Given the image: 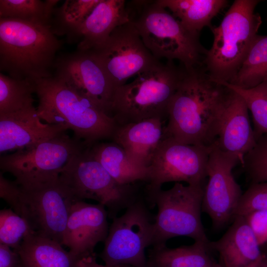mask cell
<instances>
[{"label": "cell", "mask_w": 267, "mask_h": 267, "mask_svg": "<svg viewBox=\"0 0 267 267\" xmlns=\"http://www.w3.org/2000/svg\"><path fill=\"white\" fill-rule=\"evenodd\" d=\"M230 92L211 79L203 66L183 67L168 107L167 136L185 144L211 146L217 138Z\"/></svg>", "instance_id": "6da1fadb"}, {"label": "cell", "mask_w": 267, "mask_h": 267, "mask_svg": "<svg viewBox=\"0 0 267 267\" xmlns=\"http://www.w3.org/2000/svg\"><path fill=\"white\" fill-rule=\"evenodd\" d=\"M34 83L42 121L72 131L74 137L88 146L111 138L117 126L114 119L89 99L55 76Z\"/></svg>", "instance_id": "7a4b0ae2"}, {"label": "cell", "mask_w": 267, "mask_h": 267, "mask_svg": "<svg viewBox=\"0 0 267 267\" xmlns=\"http://www.w3.org/2000/svg\"><path fill=\"white\" fill-rule=\"evenodd\" d=\"M61 46L50 24L0 18V69L12 78L34 83L51 77Z\"/></svg>", "instance_id": "3957f363"}, {"label": "cell", "mask_w": 267, "mask_h": 267, "mask_svg": "<svg viewBox=\"0 0 267 267\" xmlns=\"http://www.w3.org/2000/svg\"><path fill=\"white\" fill-rule=\"evenodd\" d=\"M131 20L145 46L157 59L179 61L189 69L203 66L207 51L200 43L199 34L187 29L157 0L133 1Z\"/></svg>", "instance_id": "277c9868"}, {"label": "cell", "mask_w": 267, "mask_h": 267, "mask_svg": "<svg viewBox=\"0 0 267 267\" xmlns=\"http://www.w3.org/2000/svg\"><path fill=\"white\" fill-rule=\"evenodd\" d=\"M259 2L235 0L220 25L210 27L214 39L203 67L213 80L229 83L239 70L262 24L261 17L255 12Z\"/></svg>", "instance_id": "5b68a950"}, {"label": "cell", "mask_w": 267, "mask_h": 267, "mask_svg": "<svg viewBox=\"0 0 267 267\" xmlns=\"http://www.w3.org/2000/svg\"><path fill=\"white\" fill-rule=\"evenodd\" d=\"M183 73L173 61H160L139 74L115 91L112 116L117 125L159 117L168 119V109Z\"/></svg>", "instance_id": "8992f818"}, {"label": "cell", "mask_w": 267, "mask_h": 267, "mask_svg": "<svg viewBox=\"0 0 267 267\" xmlns=\"http://www.w3.org/2000/svg\"><path fill=\"white\" fill-rule=\"evenodd\" d=\"M89 146L68 161L59 180L75 201H96L105 207L108 217L113 219L137 200L138 188L134 184H122L115 180L94 157Z\"/></svg>", "instance_id": "52a82bcc"}, {"label": "cell", "mask_w": 267, "mask_h": 267, "mask_svg": "<svg viewBox=\"0 0 267 267\" xmlns=\"http://www.w3.org/2000/svg\"><path fill=\"white\" fill-rule=\"evenodd\" d=\"M203 192V185L175 182L169 189L161 188L145 197L149 208H158L152 247L166 245L168 240L179 236L209 243L201 219Z\"/></svg>", "instance_id": "ba28073f"}, {"label": "cell", "mask_w": 267, "mask_h": 267, "mask_svg": "<svg viewBox=\"0 0 267 267\" xmlns=\"http://www.w3.org/2000/svg\"><path fill=\"white\" fill-rule=\"evenodd\" d=\"M154 217L139 197L122 215L113 219L99 254L104 265L147 267L145 250L152 244Z\"/></svg>", "instance_id": "9c48e42d"}, {"label": "cell", "mask_w": 267, "mask_h": 267, "mask_svg": "<svg viewBox=\"0 0 267 267\" xmlns=\"http://www.w3.org/2000/svg\"><path fill=\"white\" fill-rule=\"evenodd\" d=\"M85 143L64 133L33 146L0 157V168L13 175L20 186L57 179L62 169Z\"/></svg>", "instance_id": "30bf717a"}, {"label": "cell", "mask_w": 267, "mask_h": 267, "mask_svg": "<svg viewBox=\"0 0 267 267\" xmlns=\"http://www.w3.org/2000/svg\"><path fill=\"white\" fill-rule=\"evenodd\" d=\"M19 186V201L15 212L27 221L34 231L62 245L70 208L75 201L59 178Z\"/></svg>", "instance_id": "8fae6325"}, {"label": "cell", "mask_w": 267, "mask_h": 267, "mask_svg": "<svg viewBox=\"0 0 267 267\" xmlns=\"http://www.w3.org/2000/svg\"><path fill=\"white\" fill-rule=\"evenodd\" d=\"M211 146L188 144L167 137L160 144L149 166L146 196L161 189L164 183L184 182L203 185Z\"/></svg>", "instance_id": "7c38bea8"}, {"label": "cell", "mask_w": 267, "mask_h": 267, "mask_svg": "<svg viewBox=\"0 0 267 267\" xmlns=\"http://www.w3.org/2000/svg\"><path fill=\"white\" fill-rule=\"evenodd\" d=\"M239 163L237 155L222 150L216 141L211 145L202 211L210 217L214 229L222 228L235 217L243 192L232 171Z\"/></svg>", "instance_id": "4fadbf2b"}, {"label": "cell", "mask_w": 267, "mask_h": 267, "mask_svg": "<svg viewBox=\"0 0 267 267\" xmlns=\"http://www.w3.org/2000/svg\"><path fill=\"white\" fill-rule=\"evenodd\" d=\"M89 51L101 64L116 89L160 61L145 46L131 20L117 27L102 44Z\"/></svg>", "instance_id": "5bb4252c"}, {"label": "cell", "mask_w": 267, "mask_h": 267, "mask_svg": "<svg viewBox=\"0 0 267 267\" xmlns=\"http://www.w3.org/2000/svg\"><path fill=\"white\" fill-rule=\"evenodd\" d=\"M55 76L112 117L116 88L107 73L90 51H80L57 59Z\"/></svg>", "instance_id": "9a60e30c"}, {"label": "cell", "mask_w": 267, "mask_h": 267, "mask_svg": "<svg viewBox=\"0 0 267 267\" xmlns=\"http://www.w3.org/2000/svg\"><path fill=\"white\" fill-rule=\"evenodd\" d=\"M103 205L85 201L74 202L70 208L62 245L80 258L92 255L96 245L104 242L109 226Z\"/></svg>", "instance_id": "2e32d148"}, {"label": "cell", "mask_w": 267, "mask_h": 267, "mask_svg": "<svg viewBox=\"0 0 267 267\" xmlns=\"http://www.w3.org/2000/svg\"><path fill=\"white\" fill-rule=\"evenodd\" d=\"M67 130L43 123L37 108L0 115V152L16 151L53 138Z\"/></svg>", "instance_id": "e0dca14e"}, {"label": "cell", "mask_w": 267, "mask_h": 267, "mask_svg": "<svg viewBox=\"0 0 267 267\" xmlns=\"http://www.w3.org/2000/svg\"><path fill=\"white\" fill-rule=\"evenodd\" d=\"M256 141L248 107L242 97L231 89L216 142L222 150L237 155L241 165Z\"/></svg>", "instance_id": "ac0fdd59"}, {"label": "cell", "mask_w": 267, "mask_h": 267, "mask_svg": "<svg viewBox=\"0 0 267 267\" xmlns=\"http://www.w3.org/2000/svg\"><path fill=\"white\" fill-rule=\"evenodd\" d=\"M164 121L156 117L117 125L111 139L134 161L149 168L155 151L167 137Z\"/></svg>", "instance_id": "d6986e66"}, {"label": "cell", "mask_w": 267, "mask_h": 267, "mask_svg": "<svg viewBox=\"0 0 267 267\" xmlns=\"http://www.w3.org/2000/svg\"><path fill=\"white\" fill-rule=\"evenodd\" d=\"M131 20L129 6L124 0H101L73 32L81 37L78 50L98 47L118 27Z\"/></svg>", "instance_id": "ffe728a7"}, {"label": "cell", "mask_w": 267, "mask_h": 267, "mask_svg": "<svg viewBox=\"0 0 267 267\" xmlns=\"http://www.w3.org/2000/svg\"><path fill=\"white\" fill-rule=\"evenodd\" d=\"M210 249L218 252L223 267H247L258 259L262 251L243 216H237L225 233L210 241Z\"/></svg>", "instance_id": "44dd1931"}, {"label": "cell", "mask_w": 267, "mask_h": 267, "mask_svg": "<svg viewBox=\"0 0 267 267\" xmlns=\"http://www.w3.org/2000/svg\"><path fill=\"white\" fill-rule=\"evenodd\" d=\"M23 267H74L79 258L57 241L34 232L16 250Z\"/></svg>", "instance_id": "7402d4cb"}, {"label": "cell", "mask_w": 267, "mask_h": 267, "mask_svg": "<svg viewBox=\"0 0 267 267\" xmlns=\"http://www.w3.org/2000/svg\"><path fill=\"white\" fill-rule=\"evenodd\" d=\"M89 148L94 157L118 183L130 184L139 181H148L149 168L134 161L116 143L96 142Z\"/></svg>", "instance_id": "603a6c76"}, {"label": "cell", "mask_w": 267, "mask_h": 267, "mask_svg": "<svg viewBox=\"0 0 267 267\" xmlns=\"http://www.w3.org/2000/svg\"><path fill=\"white\" fill-rule=\"evenodd\" d=\"M209 243L194 241L173 248L166 245L152 247L148 251L147 267H222L211 255Z\"/></svg>", "instance_id": "cb8c5ba5"}, {"label": "cell", "mask_w": 267, "mask_h": 267, "mask_svg": "<svg viewBox=\"0 0 267 267\" xmlns=\"http://www.w3.org/2000/svg\"><path fill=\"white\" fill-rule=\"evenodd\" d=\"M157 1L169 10L187 29L198 34L204 27L212 26V20L228 3L226 0H157Z\"/></svg>", "instance_id": "d4e9b609"}, {"label": "cell", "mask_w": 267, "mask_h": 267, "mask_svg": "<svg viewBox=\"0 0 267 267\" xmlns=\"http://www.w3.org/2000/svg\"><path fill=\"white\" fill-rule=\"evenodd\" d=\"M266 81L267 36L258 35L236 75L228 84L248 89Z\"/></svg>", "instance_id": "484cf974"}, {"label": "cell", "mask_w": 267, "mask_h": 267, "mask_svg": "<svg viewBox=\"0 0 267 267\" xmlns=\"http://www.w3.org/2000/svg\"><path fill=\"white\" fill-rule=\"evenodd\" d=\"M34 83L12 78L0 73V115L10 114L34 106Z\"/></svg>", "instance_id": "4316f807"}, {"label": "cell", "mask_w": 267, "mask_h": 267, "mask_svg": "<svg viewBox=\"0 0 267 267\" xmlns=\"http://www.w3.org/2000/svg\"><path fill=\"white\" fill-rule=\"evenodd\" d=\"M57 0H0V18L50 24Z\"/></svg>", "instance_id": "83f0119b"}, {"label": "cell", "mask_w": 267, "mask_h": 267, "mask_svg": "<svg viewBox=\"0 0 267 267\" xmlns=\"http://www.w3.org/2000/svg\"><path fill=\"white\" fill-rule=\"evenodd\" d=\"M233 90L244 99L251 112L256 139L267 133V81L257 86L244 89L225 82H218Z\"/></svg>", "instance_id": "f1b7e54d"}, {"label": "cell", "mask_w": 267, "mask_h": 267, "mask_svg": "<svg viewBox=\"0 0 267 267\" xmlns=\"http://www.w3.org/2000/svg\"><path fill=\"white\" fill-rule=\"evenodd\" d=\"M34 232L27 221L10 208L0 211V244L17 250L23 239Z\"/></svg>", "instance_id": "f546056e"}, {"label": "cell", "mask_w": 267, "mask_h": 267, "mask_svg": "<svg viewBox=\"0 0 267 267\" xmlns=\"http://www.w3.org/2000/svg\"><path fill=\"white\" fill-rule=\"evenodd\" d=\"M251 183L267 181V133L256 139L241 164Z\"/></svg>", "instance_id": "4dcf8cb0"}, {"label": "cell", "mask_w": 267, "mask_h": 267, "mask_svg": "<svg viewBox=\"0 0 267 267\" xmlns=\"http://www.w3.org/2000/svg\"><path fill=\"white\" fill-rule=\"evenodd\" d=\"M100 0H66L59 10L61 21L73 31L89 15Z\"/></svg>", "instance_id": "1f68e13d"}, {"label": "cell", "mask_w": 267, "mask_h": 267, "mask_svg": "<svg viewBox=\"0 0 267 267\" xmlns=\"http://www.w3.org/2000/svg\"><path fill=\"white\" fill-rule=\"evenodd\" d=\"M255 211H267V181L251 183L243 193L235 217L244 216Z\"/></svg>", "instance_id": "d6a6232c"}, {"label": "cell", "mask_w": 267, "mask_h": 267, "mask_svg": "<svg viewBox=\"0 0 267 267\" xmlns=\"http://www.w3.org/2000/svg\"><path fill=\"white\" fill-rule=\"evenodd\" d=\"M259 245L261 247L267 243V211H255L244 216Z\"/></svg>", "instance_id": "836d02e7"}, {"label": "cell", "mask_w": 267, "mask_h": 267, "mask_svg": "<svg viewBox=\"0 0 267 267\" xmlns=\"http://www.w3.org/2000/svg\"><path fill=\"white\" fill-rule=\"evenodd\" d=\"M20 188L15 181L6 178L2 172L0 173V197L15 212L19 201Z\"/></svg>", "instance_id": "e575fe53"}, {"label": "cell", "mask_w": 267, "mask_h": 267, "mask_svg": "<svg viewBox=\"0 0 267 267\" xmlns=\"http://www.w3.org/2000/svg\"><path fill=\"white\" fill-rule=\"evenodd\" d=\"M0 267H23L18 252L7 245L0 244Z\"/></svg>", "instance_id": "d590c367"}, {"label": "cell", "mask_w": 267, "mask_h": 267, "mask_svg": "<svg viewBox=\"0 0 267 267\" xmlns=\"http://www.w3.org/2000/svg\"><path fill=\"white\" fill-rule=\"evenodd\" d=\"M74 267H113L101 265L96 260L95 254L80 258L78 259Z\"/></svg>", "instance_id": "8d00e7d4"}, {"label": "cell", "mask_w": 267, "mask_h": 267, "mask_svg": "<svg viewBox=\"0 0 267 267\" xmlns=\"http://www.w3.org/2000/svg\"><path fill=\"white\" fill-rule=\"evenodd\" d=\"M247 267H263L262 255L259 259Z\"/></svg>", "instance_id": "74e56055"}, {"label": "cell", "mask_w": 267, "mask_h": 267, "mask_svg": "<svg viewBox=\"0 0 267 267\" xmlns=\"http://www.w3.org/2000/svg\"><path fill=\"white\" fill-rule=\"evenodd\" d=\"M262 266L263 267H267V252H262Z\"/></svg>", "instance_id": "f35d334b"}, {"label": "cell", "mask_w": 267, "mask_h": 267, "mask_svg": "<svg viewBox=\"0 0 267 267\" xmlns=\"http://www.w3.org/2000/svg\"><path fill=\"white\" fill-rule=\"evenodd\" d=\"M114 267H137L131 266V265H120V266H116Z\"/></svg>", "instance_id": "ab89813d"}, {"label": "cell", "mask_w": 267, "mask_h": 267, "mask_svg": "<svg viewBox=\"0 0 267 267\" xmlns=\"http://www.w3.org/2000/svg\"></svg>", "instance_id": "60d3db41"}, {"label": "cell", "mask_w": 267, "mask_h": 267, "mask_svg": "<svg viewBox=\"0 0 267 267\" xmlns=\"http://www.w3.org/2000/svg\"></svg>", "instance_id": "b9f144b4"}]
</instances>
